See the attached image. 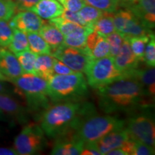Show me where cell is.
<instances>
[{"mask_svg": "<svg viewBox=\"0 0 155 155\" xmlns=\"http://www.w3.org/2000/svg\"><path fill=\"white\" fill-rule=\"evenodd\" d=\"M101 109L106 114L130 111L148 105L142 86L131 76H124L97 89Z\"/></svg>", "mask_w": 155, "mask_h": 155, "instance_id": "cell-1", "label": "cell"}, {"mask_svg": "<svg viewBox=\"0 0 155 155\" xmlns=\"http://www.w3.org/2000/svg\"><path fill=\"white\" fill-rule=\"evenodd\" d=\"M90 104L65 101L55 104L44 110L40 118V127L50 138H58L65 134L73 132L83 116L94 113Z\"/></svg>", "mask_w": 155, "mask_h": 155, "instance_id": "cell-2", "label": "cell"}, {"mask_svg": "<svg viewBox=\"0 0 155 155\" xmlns=\"http://www.w3.org/2000/svg\"><path fill=\"white\" fill-rule=\"evenodd\" d=\"M47 82L48 96L53 104L76 101L88 92V83L82 73L54 74Z\"/></svg>", "mask_w": 155, "mask_h": 155, "instance_id": "cell-3", "label": "cell"}, {"mask_svg": "<svg viewBox=\"0 0 155 155\" xmlns=\"http://www.w3.org/2000/svg\"><path fill=\"white\" fill-rule=\"evenodd\" d=\"M125 124L124 120L116 116H98L92 113L80 120L73 134L84 143L97 141L108 133L125 127Z\"/></svg>", "mask_w": 155, "mask_h": 155, "instance_id": "cell-4", "label": "cell"}, {"mask_svg": "<svg viewBox=\"0 0 155 155\" xmlns=\"http://www.w3.org/2000/svg\"><path fill=\"white\" fill-rule=\"evenodd\" d=\"M18 93L24 96L30 111L46 109L50 106L48 82L42 78L33 74L24 73L10 81Z\"/></svg>", "mask_w": 155, "mask_h": 155, "instance_id": "cell-5", "label": "cell"}, {"mask_svg": "<svg viewBox=\"0 0 155 155\" xmlns=\"http://www.w3.org/2000/svg\"><path fill=\"white\" fill-rule=\"evenodd\" d=\"M87 83L93 88L98 89L124 77L116 68L114 58L107 56L91 59L85 69Z\"/></svg>", "mask_w": 155, "mask_h": 155, "instance_id": "cell-6", "label": "cell"}, {"mask_svg": "<svg viewBox=\"0 0 155 155\" xmlns=\"http://www.w3.org/2000/svg\"><path fill=\"white\" fill-rule=\"evenodd\" d=\"M45 145V133L40 126L29 124L15 139L14 149L18 154L32 155L41 152Z\"/></svg>", "mask_w": 155, "mask_h": 155, "instance_id": "cell-7", "label": "cell"}, {"mask_svg": "<svg viewBox=\"0 0 155 155\" xmlns=\"http://www.w3.org/2000/svg\"><path fill=\"white\" fill-rule=\"evenodd\" d=\"M125 129L132 140L154 147L155 124L151 116L141 114L132 116L126 122Z\"/></svg>", "mask_w": 155, "mask_h": 155, "instance_id": "cell-8", "label": "cell"}, {"mask_svg": "<svg viewBox=\"0 0 155 155\" xmlns=\"http://www.w3.org/2000/svg\"><path fill=\"white\" fill-rule=\"evenodd\" d=\"M50 55L63 62L75 73H84L89 61L91 59L83 48L67 47L63 45L52 50Z\"/></svg>", "mask_w": 155, "mask_h": 155, "instance_id": "cell-9", "label": "cell"}, {"mask_svg": "<svg viewBox=\"0 0 155 155\" xmlns=\"http://www.w3.org/2000/svg\"><path fill=\"white\" fill-rule=\"evenodd\" d=\"M12 28L25 32H38L43 25L42 18L32 11H19L8 20Z\"/></svg>", "mask_w": 155, "mask_h": 155, "instance_id": "cell-10", "label": "cell"}, {"mask_svg": "<svg viewBox=\"0 0 155 155\" xmlns=\"http://www.w3.org/2000/svg\"><path fill=\"white\" fill-rule=\"evenodd\" d=\"M50 154L53 155H80L84 142L74 135L73 132L65 134L56 138Z\"/></svg>", "mask_w": 155, "mask_h": 155, "instance_id": "cell-11", "label": "cell"}, {"mask_svg": "<svg viewBox=\"0 0 155 155\" xmlns=\"http://www.w3.org/2000/svg\"><path fill=\"white\" fill-rule=\"evenodd\" d=\"M130 9L149 28L152 29L155 23V0H135L121 6Z\"/></svg>", "mask_w": 155, "mask_h": 155, "instance_id": "cell-12", "label": "cell"}, {"mask_svg": "<svg viewBox=\"0 0 155 155\" xmlns=\"http://www.w3.org/2000/svg\"><path fill=\"white\" fill-rule=\"evenodd\" d=\"M114 61L116 68L124 75V76H127L135 69L138 68L140 62L131 51L127 38H125L119 53L114 58Z\"/></svg>", "mask_w": 155, "mask_h": 155, "instance_id": "cell-13", "label": "cell"}, {"mask_svg": "<svg viewBox=\"0 0 155 155\" xmlns=\"http://www.w3.org/2000/svg\"><path fill=\"white\" fill-rule=\"evenodd\" d=\"M83 49L91 59L109 56V45L106 38L94 30L88 35L86 45Z\"/></svg>", "mask_w": 155, "mask_h": 155, "instance_id": "cell-14", "label": "cell"}, {"mask_svg": "<svg viewBox=\"0 0 155 155\" xmlns=\"http://www.w3.org/2000/svg\"><path fill=\"white\" fill-rule=\"evenodd\" d=\"M0 71L9 82L24 74L15 54L3 48H0Z\"/></svg>", "mask_w": 155, "mask_h": 155, "instance_id": "cell-15", "label": "cell"}, {"mask_svg": "<svg viewBox=\"0 0 155 155\" xmlns=\"http://www.w3.org/2000/svg\"><path fill=\"white\" fill-rule=\"evenodd\" d=\"M130 139L125 127L108 133L96 141L101 154H106L114 149L119 148Z\"/></svg>", "mask_w": 155, "mask_h": 155, "instance_id": "cell-16", "label": "cell"}, {"mask_svg": "<svg viewBox=\"0 0 155 155\" xmlns=\"http://www.w3.org/2000/svg\"><path fill=\"white\" fill-rule=\"evenodd\" d=\"M127 76L134 77L141 83L147 98L152 100L155 95V70L154 67L137 68Z\"/></svg>", "mask_w": 155, "mask_h": 155, "instance_id": "cell-17", "label": "cell"}, {"mask_svg": "<svg viewBox=\"0 0 155 155\" xmlns=\"http://www.w3.org/2000/svg\"><path fill=\"white\" fill-rule=\"evenodd\" d=\"M0 110L16 118L19 121H27V111L24 106L8 94L0 93Z\"/></svg>", "mask_w": 155, "mask_h": 155, "instance_id": "cell-18", "label": "cell"}, {"mask_svg": "<svg viewBox=\"0 0 155 155\" xmlns=\"http://www.w3.org/2000/svg\"><path fill=\"white\" fill-rule=\"evenodd\" d=\"M64 7L58 0H39L38 3L30 9L45 19H50L61 17Z\"/></svg>", "mask_w": 155, "mask_h": 155, "instance_id": "cell-19", "label": "cell"}, {"mask_svg": "<svg viewBox=\"0 0 155 155\" xmlns=\"http://www.w3.org/2000/svg\"><path fill=\"white\" fill-rule=\"evenodd\" d=\"M120 33L124 37V38L128 39L132 37L150 35L153 32L152 29L134 14L131 18L128 19Z\"/></svg>", "mask_w": 155, "mask_h": 155, "instance_id": "cell-20", "label": "cell"}, {"mask_svg": "<svg viewBox=\"0 0 155 155\" xmlns=\"http://www.w3.org/2000/svg\"><path fill=\"white\" fill-rule=\"evenodd\" d=\"M52 50L56 49L63 43L64 36L55 25L50 22H43L38 32Z\"/></svg>", "mask_w": 155, "mask_h": 155, "instance_id": "cell-21", "label": "cell"}, {"mask_svg": "<svg viewBox=\"0 0 155 155\" xmlns=\"http://www.w3.org/2000/svg\"><path fill=\"white\" fill-rule=\"evenodd\" d=\"M35 75L48 81L55 74L53 71V57L48 54L37 55L35 63Z\"/></svg>", "mask_w": 155, "mask_h": 155, "instance_id": "cell-22", "label": "cell"}, {"mask_svg": "<svg viewBox=\"0 0 155 155\" xmlns=\"http://www.w3.org/2000/svg\"><path fill=\"white\" fill-rule=\"evenodd\" d=\"M94 30L92 28L87 27L83 30L71 32L64 36L63 45L67 47L75 48H83L86 45V38L88 35Z\"/></svg>", "mask_w": 155, "mask_h": 155, "instance_id": "cell-23", "label": "cell"}, {"mask_svg": "<svg viewBox=\"0 0 155 155\" xmlns=\"http://www.w3.org/2000/svg\"><path fill=\"white\" fill-rule=\"evenodd\" d=\"M28 37L29 49L36 55H50L51 48L38 32H26Z\"/></svg>", "mask_w": 155, "mask_h": 155, "instance_id": "cell-24", "label": "cell"}, {"mask_svg": "<svg viewBox=\"0 0 155 155\" xmlns=\"http://www.w3.org/2000/svg\"><path fill=\"white\" fill-rule=\"evenodd\" d=\"M113 13L104 12L102 16L93 25V30L104 37L116 31L113 20Z\"/></svg>", "mask_w": 155, "mask_h": 155, "instance_id": "cell-25", "label": "cell"}, {"mask_svg": "<svg viewBox=\"0 0 155 155\" xmlns=\"http://www.w3.org/2000/svg\"><path fill=\"white\" fill-rule=\"evenodd\" d=\"M9 50L15 55L29 49V43L26 32L13 28V37L10 44L8 46Z\"/></svg>", "mask_w": 155, "mask_h": 155, "instance_id": "cell-26", "label": "cell"}, {"mask_svg": "<svg viewBox=\"0 0 155 155\" xmlns=\"http://www.w3.org/2000/svg\"><path fill=\"white\" fill-rule=\"evenodd\" d=\"M152 34L154 33L142 36L132 37V38H129L127 39L128 41H129V45H130L131 51L133 52L134 55H135V57L139 61H144L145 47H146L147 42L150 40V36Z\"/></svg>", "mask_w": 155, "mask_h": 155, "instance_id": "cell-27", "label": "cell"}, {"mask_svg": "<svg viewBox=\"0 0 155 155\" xmlns=\"http://www.w3.org/2000/svg\"><path fill=\"white\" fill-rule=\"evenodd\" d=\"M24 73L35 75V63L37 55L30 50H25L15 55Z\"/></svg>", "mask_w": 155, "mask_h": 155, "instance_id": "cell-28", "label": "cell"}, {"mask_svg": "<svg viewBox=\"0 0 155 155\" xmlns=\"http://www.w3.org/2000/svg\"><path fill=\"white\" fill-rule=\"evenodd\" d=\"M104 12L100 10L96 7L86 5L78 12V14L86 24V27L92 28L94 23L102 16Z\"/></svg>", "mask_w": 155, "mask_h": 155, "instance_id": "cell-29", "label": "cell"}, {"mask_svg": "<svg viewBox=\"0 0 155 155\" xmlns=\"http://www.w3.org/2000/svg\"><path fill=\"white\" fill-rule=\"evenodd\" d=\"M50 22L55 25L56 28L61 31L63 36L67 35L71 32L83 30L87 28L86 26H82V25L70 22L61 17H55V18L50 19Z\"/></svg>", "mask_w": 155, "mask_h": 155, "instance_id": "cell-30", "label": "cell"}, {"mask_svg": "<svg viewBox=\"0 0 155 155\" xmlns=\"http://www.w3.org/2000/svg\"><path fill=\"white\" fill-rule=\"evenodd\" d=\"M86 5L105 12H115L121 8V0H84Z\"/></svg>", "mask_w": 155, "mask_h": 155, "instance_id": "cell-31", "label": "cell"}, {"mask_svg": "<svg viewBox=\"0 0 155 155\" xmlns=\"http://www.w3.org/2000/svg\"><path fill=\"white\" fill-rule=\"evenodd\" d=\"M109 45V56L114 58L119 53L125 38L120 32L114 31L112 33L108 35L106 37Z\"/></svg>", "mask_w": 155, "mask_h": 155, "instance_id": "cell-32", "label": "cell"}, {"mask_svg": "<svg viewBox=\"0 0 155 155\" xmlns=\"http://www.w3.org/2000/svg\"><path fill=\"white\" fill-rule=\"evenodd\" d=\"M13 29L8 20H0V48H8L12 40Z\"/></svg>", "mask_w": 155, "mask_h": 155, "instance_id": "cell-33", "label": "cell"}, {"mask_svg": "<svg viewBox=\"0 0 155 155\" xmlns=\"http://www.w3.org/2000/svg\"><path fill=\"white\" fill-rule=\"evenodd\" d=\"M17 13L12 0H0V20H9Z\"/></svg>", "mask_w": 155, "mask_h": 155, "instance_id": "cell-34", "label": "cell"}, {"mask_svg": "<svg viewBox=\"0 0 155 155\" xmlns=\"http://www.w3.org/2000/svg\"><path fill=\"white\" fill-rule=\"evenodd\" d=\"M147 66H155V38L154 35L150 36V40L145 47L144 53V61Z\"/></svg>", "mask_w": 155, "mask_h": 155, "instance_id": "cell-35", "label": "cell"}, {"mask_svg": "<svg viewBox=\"0 0 155 155\" xmlns=\"http://www.w3.org/2000/svg\"><path fill=\"white\" fill-rule=\"evenodd\" d=\"M66 10L78 12L86 5L84 0H58Z\"/></svg>", "mask_w": 155, "mask_h": 155, "instance_id": "cell-36", "label": "cell"}, {"mask_svg": "<svg viewBox=\"0 0 155 155\" xmlns=\"http://www.w3.org/2000/svg\"><path fill=\"white\" fill-rule=\"evenodd\" d=\"M154 152V147L135 141L131 155H152Z\"/></svg>", "mask_w": 155, "mask_h": 155, "instance_id": "cell-37", "label": "cell"}, {"mask_svg": "<svg viewBox=\"0 0 155 155\" xmlns=\"http://www.w3.org/2000/svg\"><path fill=\"white\" fill-rule=\"evenodd\" d=\"M53 71L55 74L58 75H68L75 72L71 69L68 65L63 62L53 57Z\"/></svg>", "mask_w": 155, "mask_h": 155, "instance_id": "cell-38", "label": "cell"}, {"mask_svg": "<svg viewBox=\"0 0 155 155\" xmlns=\"http://www.w3.org/2000/svg\"><path fill=\"white\" fill-rule=\"evenodd\" d=\"M17 9V12L19 11L30 10L38 3L39 0H12Z\"/></svg>", "mask_w": 155, "mask_h": 155, "instance_id": "cell-39", "label": "cell"}, {"mask_svg": "<svg viewBox=\"0 0 155 155\" xmlns=\"http://www.w3.org/2000/svg\"><path fill=\"white\" fill-rule=\"evenodd\" d=\"M61 17L71 22L82 25V26H86V24L82 20V19L81 18V17L79 16V15L78 14V12H73L64 9L63 14L61 15Z\"/></svg>", "mask_w": 155, "mask_h": 155, "instance_id": "cell-40", "label": "cell"}, {"mask_svg": "<svg viewBox=\"0 0 155 155\" xmlns=\"http://www.w3.org/2000/svg\"><path fill=\"white\" fill-rule=\"evenodd\" d=\"M82 155H100L101 152L97 146L96 141L85 142L81 152Z\"/></svg>", "mask_w": 155, "mask_h": 155, "instance_id": "cell-41", "label": "cell"}, {"mask_svg": "<svg viewBox=\"0 0 155 155\" xmlns=\"http://www.w3.org/2000/svg\"><path fill=\"white\" fill-rule=\"evenodd\" d=\"M18 153L15 149L0 147V155H17Z\"/></svg>", "mask_w": 155, "mask_h": 155, "instance_id": "cell-42", "label": "cell"}, {"mask_svg": "<svg viewBox=\"0 0 155 155\" xmlns=\"http://www.w3.org/2000/svg\"><path fill=\"white\" fill-rule=\"evenodd\" d=\"M107 155H127V153L124 151V150L123 149V147H119V148H116L108 152L107 154Z\"/></svg>", "mask_w": 155, "mask_h": 155, "instance_id": "cell-43", "label": "cell"}, {"mask_svg": "<svg viewBox=\"0 0 155 155\" xmlns=\"http://www.w3.org/2000/svg\"><path fill=\"white\" fill-rule=\"evenodd\" d=\"M11 92L10 89L8 88L7 86V84L4 83L3 81H0V93H3V94H8Z\"/></svg>", "mask_w": 155, "mask_h": 155, "instance_id": "cell-44", "label": "cell"}, {"mask_svg": "<svg viewBox=\"0 0 155 155\" xmlns=\"http://www.w3.org/2000/svg\"><path fill=\"white\" fill-rule=\"evenodd\" d=\"M8 119L6 114L2 111L0 110V121H7Z\"/></svg>", "mask_w": 155, "mask_h": 155, "instance_id": "cell-45", "label": "cell"}, {"mask_svg": "<svg viewBox=\"0 0 155 155\" xmlns=\"http://www.w3.org/2000/svg\"><path fill=\"white\" fill-rule=\"evenodd\" d=\"M0 81H8L7 80V78H6L5 75H4L2 73H1V71H0Z\"/></svg>", "mask_w": 155, "mask_h": 155, "instance_id": "cell-46", "label": "cell"}, {"mask_svg": "<svg viewBox=\"0 0 155 155\" xmlns=\"http://www.w3.org/2000/svg\"><path fill=\"white\" fill-rule=\"evenodd\" d=\"M135 0H121V6H122L123 5H125V4L131 2H134Z\"/></svg>", "mask_w": 155, "mask_h": 155, "instance_id": "cell-47", "label": "cell"}]
</instances>
